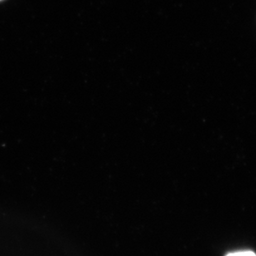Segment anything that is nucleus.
Listing matches in <instances>:
<instances>
[{"label":"nucleus","mask_w":256,"mask_h":256,"mask_svg":"<svg viewBox=\"0 0 256 256\" xmlns=\"http://www.w3.org/2000/svg\"><path fill=\"white\" fill-rule=\"evenodd\" d=\"M227 256H256L254 253L252 252H237L233 254H228Z\"/></svg>","instance_id":"f257e3e1"}]
</instances>
